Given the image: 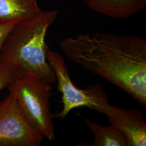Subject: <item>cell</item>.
Returning a JSON list of instances; mask_svg holds the SVG:
<instances>
[{"label":"cell","mask_w":146,"mask_h":146,"mask_svg":"<svg viewBox=\"0 0 146 146\" xmlns=\"http://www.w3.org/2000/svg\"><path fill=\"white\" fill-rule=\"evenodd\" d=\"M59 45L69 61L146 106V38L95 33L66 37Z\"/></svg>","instance_id":"6da1fadb"},{"label":"cell","mask_w":146,"mask_h":146,"mask_svg":"<svg viewBox=\"0 0 146 146\" xmlns=\"http://www.w3.org/2000/svg\"><path fill=\"white\" fill-rule=\"evenodd\" d=\"M58 14L56 11H42L17 22L0 50V64L13 66L20 75H35L52 84H55V73L47 60L49 47L46 36Z\"/></svg>","instance_id":"7a4b0ae2"},{"label":"cell","mask_w":146,"mask_h":146,"mask_svg":"<svg viewBox=\"0 0 146 146\" xmlns=\"http://www.w3.org/2000/svg\"><path fill=\"white\" fill-rule=\"evenodd\" d=\"M15 94L22 115L35 131L50 141L55 139L50 99L52 84L33 74L20 75L8 87Z\"/></svg>","instance_id":"3957f363"},{"label":"cell","mask_w":146,"mask_h":146,"mask_svg":"<svg viewBox=\"0 0 146 146\" xmlns=\"http://www.w3.org/2000/svg\"><path fill=\"white\" fill-rule=\"evenodd\" d=\"M47 60L55 73L58 90L62 94V110L53 114L54 117L63 120L71 110L81 107L98 111L101 106L100 100L106 94L103 87L100 84H95L85 89L77 87L69 76L65 59L60 52L49 49Z\"/></svg>","instance_id":"277c9868"},{"label":"cell","mask_w":146,"mask_h":146,"mask_svg":"<svg viewBox=\"0 0 146 146\" xmlns=\"http://www.w3.org/2000/svg\"><path fill=\"white\" fill-rule=\"evenodd\" d=\"M43 139L23 117L9 92L0 102V146H40Z\"/></svg>","instance_id":"5b68a950"},{"label":"cell","mask_w":146,"mask_h":146,"mask_svg":"<svg viewBox=\"0 0 146 146\" xmlns=\"http://www.w3.org/2000/svg\"><path fill=\"white\" fill-rule=\"evenodd\" d=\"M108 100L105 94L100 100L98 112L106 115L110 125L123 134L127 146H146V124L141 111L117 107L109 104Z\"/></svg>","instance_id":"8992f818"},{"label":"cell","mask_w":146,"mask_h":146,"mask_svg":"<svg viewBox=\"0 0 146 146\" xmlns=\"http://www.w3.org/2000/svg\"><path fill=\"white\" fill-rule=\"evenodd\" d=\"M89 7L103 15L127 19L146 7V0H84Z\"/></svg>","instance_id":"52a82bcc"},{"label":"cell","mask_w":146,"mask_h":146,"mask_svg":"<svg viewBox=\"0 0 146 146\" xmlns=\"http://www.w3.org/2000/svg\"><path fill=\"white\" fill-rule=\"evenodd\" d=\"M41 11L36 0H0V23L23 21Z\"/></svg>","instance_id":"ba28073f"},{"label":"cell","mask_w":146,"mask_h":146,"mask_svg":"<svg viewBox=\"0 0 146 146\" xmlns=\"http://www.w3.org/2000/svg\"><path fill=\"white\" fill-rule=\"evenodd\" d=\"M84 123L94 135L92 146H127L125 136L113 125L104 126L82 117Z\"/></svg>","instance_id":"9c48e42d"},{"label":"cell","mask_w":146,"mask_h":146,"mask_svg":"<svg viewBox=\"0 0 146 146\" xmlns=\"http://www.w3.org/2000/svg\"><path fill=\"white\" fill-rule=\"evenodd\" d=\"M20 75L18 70L9 64H0V91L8 88L11 83Z\"/></svg>","instance_id":"30bf717a"},{"label":"cell","mask_w":146,"mask_h":146,"mask_svg":"<svg viewBox=\"0 0 146 146\" xmlns=\"http://www.w3.org/2000/svg\"><path fill=\"white\" fill-rule=\"evenodd\" d=\"M20 21H11L3 23H0V50L2 47L9 33L15 26L16 24Z\"/></svg>","instance_id":"8fae6325"}]
</instances>
